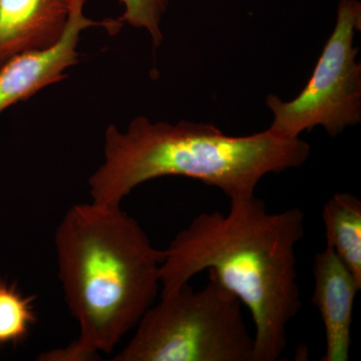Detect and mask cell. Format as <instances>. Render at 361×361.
Returning a JSON list of instances; mask_svg holds the SVG:
<instances>
[{
	"label": "cell",
	"instance_id": "cell-1",
	"mask_svg": "<svg viewBox=\"0 0 361 361\" xmlns=\"http://www.w3.org/2000/svg\"><path fill=\"white\" fill-rule=\"evenodd\" d=\"M230 202L227 213L197 215L164 250L161 295L208 271L250 311L253 361H277L303 307L296 248L305 215L298 207L271 213L255 195Z\"/></svg>",
	"mask_w": 361,
	"mask_h": 361
},
{
	"label": "cell",
	"instance_id": "cell-2",
	"mask_svg": "<svg viewBox=\"0 0 361 361\" xmlns=\"http://www.w3.org/2000/svg\"><path fill=\"white\" fill-rule=\"evenodd\" d=\"M59 279L80 334L39 360H90L111 353L161 290L164 250L121 206L75 204L54 234Z\"/></svg>",
	"mask_w": 361,
	"mask_h": 361
},
{
	"label": "cell",
	"instance_id": "cell-3",
	"mask_svg": "<svg viewBox=\"0 0 361 361\" xmlns=\"http://www.w3.org/2000/svg\"><path fill=\"white\" fill-rule=\"evenodd\" d=\"M310 145L271 130L244 137L225 135L212 123H153L137 116L125 130H104V160L89 179L92 202L121 206L140 185L180 176L217 188L230 199L255 195L268 174L299 168Z\"/></svg>",
	"mask_w": 361,
	"mask_h": 361
},
{
	"label": "cell",
	"instance_id": "cell-4",
	"mask_svg": "<svg viewBox=\"0 0 361 361\" xmlns=\"http://www.w3.org/2000/svg\"><path fill=\"white\" fill-rule=\"evenodd\" d=\"M201 290L189 283L154 303L115 361H253V336L238 297L209 273Z\"/></svg>",
	"mask_w": 361,
	"mask_h": 361
},
{
	"label": "cell",
	"instance_id": "cell-5",
	"mask_svg": "<svg viewBox=\"0 0 361 361\" xmlns=\"http://www.w3.org/2000/svg\"><path fill=\"white\" fill-rule=\"evenodd\" d=\"M361 30V4L341 0L334 32L323 47L312 75L290 102L269 94L270 129L289 137L322 127L331 137L361 122V65L353 45Z\"/></svg>",
	"mask_w": 361,
	"mask_h": 361
},
{
	"label": "cell",
	"instance_id": "cell-6",
	"mask_svg": "<svg viewBox=\"0 0 361 361\" xmlns=\"http://www.w3.org/2000/svg\"><path fill=\"white\" fill-rule=\"evenodd\" d=\"M87 0H73L65 32L51 47L23 52L0 68V115L14 104L25 102L40 90L66 80V71L80 63V33L102 27L110 35L122 30L116 20H94L85 14Z\"/></svg>",
	"mask_w": 361,
	"mask_h": 361
},
{
	"label": "cell",
	"instance_id": "cell-7",
	"mask_svg": "<svg viewBox=\"0 0 361 361\" xmlns=\"http://www.w3.org/2000/svg\"><path fill=\"white\" fill-rule=\"evenodd\" d=\"M313 275V304L324 327L325 353L322 360L348 361L353 306L361 283L329 246L316 254Z\"/></svg>",
	"mask_w": 361,
	"mask_h": 361
},
{
	"label": "cell",
	"instance_id": "cell-8",
	"mask_svg": "<svg viewBox=\"0 0 361 361\" xmlns=\"http://www.w3.org/2000/svg\"><path fill=\"white\" fill-rule=\"evenodd\" d=\"M71 4L73 0H0V68L18 54L56 44Z\"/></svg>",
	"mask_w": 361,
	"mask_h": 361
},
{
	"label": "cell",
	"instance_id": "cell-9",
	"mask_svg": "<svg viewBox=\"0 0 361 361\" xmlns=\"http://www.w3.org/2000/svg\"><path fill=\"white\" fill-rule=\"evenodd\" d=\"M326 246L334 249L361 283V202L348 193L334 195L323 206Z\"/></svg>",
	"mask_w": 361,
	"mask_h": 361
},
{
	"label": "cell",
	"instance_id": "cell-10",
	"mask_svg": "<svg viewBox=\"0 0 361 361\" xmlns=\"http://www.w3.org/2000/svg\"><path fill=\"white\" fill-rule=\"evenodd\" d=\"M37 322L35 298L18 285L0 279V348L23 343Z\"/></svg>",
	"mask_w": 361,
	"mask_h": 361
},
{
	"label": "cell",
	"instance_id": "cell-11",
	"mask_svg": "<svg viewBox=\"0 0 361 361\" xmlns=\"http://www.w3.org/2000/svg\"><path fill=\"white\" fill-rule=\"evenodd\" d=\"M123 6V13L118 20L135 28L145 30L151 37L154 49L164 40L161 20L167 13L170 0H118Z\"/></svg>",
	"mask_w": 361,
	"mask_h": 361
}]
</instances>
